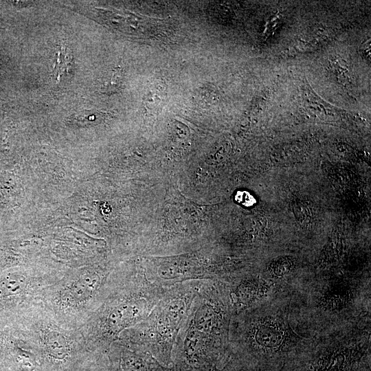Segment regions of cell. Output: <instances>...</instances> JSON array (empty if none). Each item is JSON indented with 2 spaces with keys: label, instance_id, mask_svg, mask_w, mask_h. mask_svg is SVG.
I'll return each mask as SVG.
<instances>
[{
  "label": "cell",
  "instance_id": "1",
  "mask_svg": "<svg viewBox=\"0 0 371 371\" xmlns=\"http://www.w3.org/2000/svg\"><path fill=\"white\" fill-rule=\"evenodd\" d=\"M233 313L227 284L201 280L175 341V371H199L227 362Z\"/></svg>",
  "mask_w": 371,
  "mask_h": 371
},
{
  "label": "cell",
  "instance_id": "2",
  "mask_svg": "<svg viewBox=\"0 0 371 371\" xmlns=\"http://www.w3.org/2000/svg\"><path fill=\"white\" fill-rule=\"evenodd\" d=\"M169 286L149 280L144 272L111 273L103 300L78 327L89 350L108 359L121 333L145 319Z\"/></svg>",
  "mask_w": 371,
  "mask_h": 371
},
{
  "label": "cell",
  "instance_id": "3",
  "mask_svg": "<svg viewBox=\"0 0 371 371\" xmlns=\"http://www.w3.org/2000/svg\"><path fill=\"white\" fill-rule=\"evenodd\" d=\"M289 304L265 300L232 316L227 363L232 360H282L308 350L312 341L289 322Z\"/></svg>",
  "mask_w": 371,
  "mask_h": 371
},
{
  "label": "cell",
  "instance_id": "4",
  "mask_svg": "<svg viewBox=\"0 0 371 371\" xmlns=\"http://www.w3.org/2000/svg\"><path fill=\"white\" fill-rule=\"evenodd\" d=\"M40 371H91L104 359L91 352L78 328L58 319L34 301L21 311Z\"/></svg>",
  "mask_w": 371,
  "mask_h": 371
},
{
  "label": "cell",
  "instance_id": "5",
  "mask_svg": "<svg viewBox=\"0 0 371 371\" xmlns=\"http://www.w3.org/2000/svg\"><path fill=\"white\" fill-rule=\"evenodd\" d=\"M201 280L170 286L148 316L124 330L117 342L135 350L150 354L166 366H172L175 341Z\"/></svg>",
  "mask_w": 371,
  "mask_h": 371
},
{
  "label": "cell",
  "instance_id": "6",
  "mask_svg": "<svg viewBox=\"0 0 371 371\" xmlns=\"http://www.w3.org/2000/svg\"><path fill=\"white\" fill-rule=\"evenodd\" d=\"M111 273L93 266L76 269L45 288L35 301L60 321L78 328L103 300Z\"/></svg>",
  "mask_w": 371,
  "mask_h": 371
},
{
  "label": "cell",
  "instance_id": "7",
  "mask_svg": "<svg viewBox=\"0 0 371 371\" xmlns=\"http://www.w3.org/2000/svg\"><path fill=\"white\" fill-rule=\"evenodd\" d=\"M0 371H40L30 337L17 313L0 318Z\"/></svg>",
  "mask_w": 371,
  "mask_h": 371
},
{
  "label": "cell",
  "instance_id": "8",
  "mask_svg": "<svg viewBox=\"0 0 371 371\" xmlns=\"http://www.w3.org/2000/svg\"><path fill=\"white\" fill-rule=\"evenodd\" d=\"M60 277L37 275L15 267L0 273V317L9 315L34 302Z\"/></svg>",
  "mask_w": 371,
  "mask_h": 371
},
{
  "label": "cell",
  "instance_id": "9",
  "mask_svg": "<svg viewBox=\"0 0 371 371\" xmlns=\"http://www.w3.org/2000/svg\"><path fill=\"white\" fill-rule=\"evenodd\" d=\"M108 371H175L166 366L150 354L130 349L118 342L111 347L108 355Z\"/></svg>",
  "mask_w": 371,
  "mask_h": 371
},
{
  "label": "cell",
  "instance_id": "10",
  "mask_svg": "<svg viewBox=\"0 0 371 371\" xmlns=\"http://www.w3.org/2000/svg\"><path fill=\"white\" fill-rule=\"evenodd\" d=\"M234 313L254 307L267 300L274 284L256 278H245L226 284Z\"/></svg>",
  "mask_w": 371,
  "mask_h": 371
},
{
  "label": "cell",
  "instance_id": "11",
  "mask_svg": "<svg viewBox=\"0 0 371 371\" xmlns=\"http://www.w3.org/2000/svg\"><path fill=\"white\" fill-rule=\"evenodd\" d=\"M355 348L350 344H336L328 347L317 358L315 371H348L352 366Z\"/></svg>",
  "mask_w": 371,
  "mask_h": 371
},
{
  "label": "cell",
  "instance_id": "12",
  "mask_svg": "<svg viewBox=\"0 0 371 371\" xmlns=\"http://www.w3.org/2000/svg\"><path fill=\"white\" fill-rule=\"evenodd\" d=\"M353 293L347 287L337 284L329 288L322 294L318 306H323L326 310L335 311L346 308L353 300Z\"/></svg>",
  "mask_w": 371,
  "mask_h": 371
},
{
  "label": "cell",
  "instance_id": "13",
  "mask_svg": "<svg viewBox=\"0 0 371 371\" xmlns=\"http://www.w3.org/2000/svg\"><path fill=\"white\" fill-rule=\"evenodd\" d=\"M104 115L105 113L102 111L95 110H85L74 115L71 118V120L76 124L86 126L87 124H90L92 122L101 120Z\"/></svg>",
  "mask_w": 371,
  "mask_h": 371
},
{
  "label": "cell",
  "instance_id": "14",
  "mask_svg": "<svg viewBox=\"0 0 371 371\" xmlns=\"http://www.w3.org/2000/svg\"><path fill=\"white\" fill-rule=\"evenodd\" d=\"M293 264L287 258H281L274 262L269 272L274 278H282L292 271Z\"/></svg>",
  "mask_w": 371,
  "mask_h": 371
},
{
  "label": "cell",
  "instance_id": "15",
  "mask_svg": "<svg viewBox=\"0 0 371 371\" xmlns=\"http://www.w3.org/2000/svg\"><path fill=\"white\" fill-rule=\"evenodd\" d=\"M226 368H227L226 365H225V366L222 369H219L218 368V366H214L212 368L205 369L203 370H199V371H226Z\"/></svg>",
  "mask_w": 371,
  "mask_h": 371
}]
</instances>
